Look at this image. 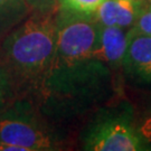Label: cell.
<instances>
[{
  "instance_id": "cell-1",
  "label": "cell",
  "mask_w": 151,
  "mask_h": 151,
  "mask_svg": "<svg viewBox=\"0 0 151 151\" xmlns=\"http://www.w3.org/2000/svg\"><path fill=\"white\" fill-rule=\"evenodd\" d=\"M111 70L95 57L52 64L36 94L42 113L72 119L96 108L111 92Z\"/></svg>"
},
{
  "instance_id": "cell-2",
  "label": "cell",
  "mask_w": 151,
  "mask_h": 151,
  "mask_svg": "<svg viewBox=\"0 0 151 151\" xmlns=\"http://www.w3.org/2000/svg\"><path fill=\"white\" fill-rule=\"evenodd\" d=\"M57 20L52 14L32 12L2 38L0 65L11 88H28L35 93L48 72L56 45Z\"/></svg>"
},
{
  "instance_id": "cell-3",
  "label": "cell",
  "mask_w": 151,
  "mask_h": 151,
  "mask_svg": "<svg viewBox=\"0 0 151 151\" xmlns=\"http://www.w3.org/2000/svg\"><path fill=\"white\" fill-rule=\"evenodd\" d=\"M64 138L27 101L0 108V150L40 151L62 148Z\"/></svg>"
},
{
  "instance_id": "cell-4",
  "label": "cell",
  "mask_w": 151,
  "mask_h": 151,
  "mask_svg": "<svg viewBox=\"0 0 151 151\" xmlns=\"http://www.w3.org/2000/svg\"><path fill=\"white\" fill-rule=\"evenodd\" d=\"M83 149L88 151L147 150L137 131L133 109L127 102L101 109L86 127Z\"/></svg>"
},
{
  "instance_id": "cell-5",
  "label": "cell",
  "mask_w": 151,
  "mask_h": 151,
  "mask_svg": "<svg viewBox=\"0 0 151 151\" xmlns=\"http://www.w3.org/2000/svg\"><path fill=\"white\" fill-rule=\"evenodd\" d=\"M122 68L131 80L151 84V36L138 34L132 28Z\"/></svg>"
},
{
  "instance_id": "cell-6",
  "label": "cell",
  "mask_w": 151,
  "mask_h": 151,
  "mask_svg": "<svg viewBox=\"0 0 151 151\" xmlns=\"http://www.w3.org/2000/svg\"><path fill=\"white\" fill-rule=\"evenodd\" d=\"M131 35L132 27L102 26L100 46L95 53V58L103 62L111 72L122 68L124 55Z\"/></svg>"
},
{
  "instance_id": "cell-7",
  "label": "cell",
  "mask_w": 151,
  "mask_h": 151,
  "mask_svg": "<svg viewBox=\"0 0 151 151\" xmlns=\"http://www.w3.org/2000/svg\"><path fill=\"white\" fill-rule=\"evenodd\" d=\"M146 7L140 0H104L94 17L101 26L131 28Z\"/></svg>"
},
{
  "instance_id": "cell-8",
  "label": "cell",
  "mask_w": 151,
  "mask_h": 151,
  "mask_svg": "<svg viewBox=\"0 0 151 151\" xmlns=\"http://www.w3.org/2000/svg\"><path fill=\"white\" fill-rule=\"evenodd\" d=\"M30 12L26 0H0V39L20 25Z\"/></svg>"
},
{
  "instance_id": "cell-9",
  "label": "cell",
  "mask_w": 151,
  "mask_h": 151,
  "mask_svg": "<svg viewBox=\"0 0 151 151\" xmlns=\"http://www.w3.org/2000/svg\"><path fill=\"white\" fill-rule=\"evenodd\" d=\"M104 0H58V14L73 16H94Z\"/></svg>"
},
{
  "instance_id": "cell-10",
  "label": "cell",
  "mask_w": 151,
  "mask_h": 151,
  "mask_svg": "<svg viewBox=\"0 0 151 151\" xmlns=\"http://www.w3.org/2000/svg\"><path fill=\"white\" fill-rule=\"evenodd\" d=\"M132 28L138 34L151 36V6H147L141 11V14L139 15Z\"/></svg>"
},
{
  "instance_id": "cell-11",
  "label": "cell",
  "mask_w": 151,
  "mask_h": 151,
  "mask_svg": "<svg viewBox=\"0 0 151 151\" xmlns=\"http://www.w3.org/2000/svg\"><path fill=\"white\" fill-rule=\"evenodd\" d=\"M32 12L52 14L58 7V0H26Z\"/></svg>"
},
{
  "instance_id": "cell-12",
  "label": "cell",
  "mask_w": 151,
  "mask_h": 151,
  "mask_svg": "<svg viewBox=\"0 0 151 151\" xmlns=\"http://www.w3.org/2000/svg\"><path fill=\"white\" fill-rule=\"evenodd\" d=\"M137 131L145 143L151 142V109L147 111L143 118L137 122Z\"/></svg>"
},
{
  "instance_id": "cell-13",
  "label": "cell",
  "mask_w": 151,
  "mask_h": 151,
  "mask_svg": "<svg viewBox=\"0 0 151 151\" xmlns=\"http://www.w3.org/2000/svg\"><path fill=\"white\" fill-rule=\"evenodd\" d=\"M11 91L12 88H11L9 78L6 74L4 67L0 65V108L5 106V103L8 96L10 95Z\"/></svg>"
},
{
  "instance_id": "cell-14",
  "label": "cell",
  "mask_w": 151,
  "mask_h": 151,
  "mask_svg": "<svg viewBox=\"0 0 151 151\" xmlns=\"http://www.w3.org/2000/svg\"><path fill=\"white\" fill-rule=\"evenodd\" d=\"M148 4H149V6H151V0H148Z\"/></svg>"
}]
</instances>
